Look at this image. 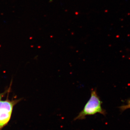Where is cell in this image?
<instances>
[{"label": "cell", "mask_w": 130, "mask_h": 130, "mask_svg": "<svg viewBox=\"0 0 130 130\" xmlns=\"http://www.w3.org/2000/svg\"><path fill=\"white\" fill-rule=\"evenodd\" d=\"M9 90H10V89L5 91V92H3V93H0V101L6 95L7 93L9 92Z\"/></svg>", "instance_id": "cell-4"}, {"label": "cell", "mask_w": 130, "mask_h": 130, "mask_svg": "<svg viewBox=\"0 0 130 130\" xmlns=\"http://www.w3.org/2000/svg\"><path fill=\"white\" fill-rule=\"evenodd\" d=\"M21 101L20 99L0 101V130L8 124L11 118L13 108Z\"/></svg>", "instance_id": "cell-2"}, {"label": "cell", "mask_w": 130, "mask_h": 130, "mask_svg": "<svg viewBox=\"0 0 130 130\" xmlns=\"http://www.w3.org/2000/svg\"><path fill=\"white\" fill-rule=\"evenodd\" d=\"M102 102L98 95L96 89H92L91 91V96L89 100L78 115L74 120H82L86 118V116L94 115L100 113L106 115V112L102 107Z\"/></svg>", "instance_id": "cell-1"}, {"label": "cell", "mask_w": 130, "mask_h": 130, "mask_svg": "<svg viewBox=\"0 0 130 130\" xmlns=\"http://www.w3.org/2000/svg\"><path fill=\"white\" fill-rule=\"evenodd\" d=\"M120 109L121 111H124L126 109L130 108V100L128 101L127 105H124L120 107Z\"/></svg>", "instance_id": "cell-3"}]
</instances>
